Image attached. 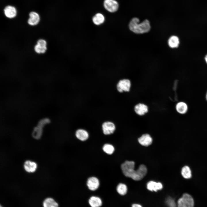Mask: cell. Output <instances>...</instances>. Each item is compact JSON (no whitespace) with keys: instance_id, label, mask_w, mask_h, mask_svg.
Listing matches in <instances>:
<instances>
[{"instance_id":"obj_6","label":"cell","mask_w":207,"mask_h":207,"mask_svg":"<svg viewBox=\"0 0 207 207\" xmlns=\"http://www.w3.org/2000/svg\"><path fill=\"white\" fill-rule=\"evenodd\" d=\"M102 128L103 132L105 135L112 134L116 129L114 124L112 122L108 121L105 122L103 123Z\"/></svg>"},{"instance_id":"obj_24","label":"cell","mask_w":207,"mask_h":207,"mask_svg":"<svg viewBox=\"0 0 207 207\" xmlns=\"http://www.w3.org/2000/svg\"><path fill=\"white\" fill-rule=\"evenodd\" d=\"M103 151L108 154H111L114 151V148L112 145L109 144H105L103 147Z\"/></svg>"},{"instance_id":"obj_8","label":"cell","mask_w":207,"mask_h":207,"mask_svg":"<svg viewBox=\"0 0 207 207\" xmlns=\"http://www.w3.org/2000/svg\"><path fill=\"white\" fill-rule=\"evenodd\" d=\"M46 120H43L40 122L38 126L35 127L32 132V136L35 139H40L42 136L43 128L45 124L47 122Z\"/></svg>"},{"instance_id":"obj_12","label":"cell","mask_w":207,"mask_h":207,"mask_svg":"<svg viewBox=\"0 0 207 207\" xmlns=\"http://www.w3.org/2000/svg\"><path fill=\"white\" fill-rule=\"evenodd\" d=\"M134 110L137 115L143 116L147 113L148 111V108L147 105L143 103H139L134 107Z\"/></svg>"},{"instance_id":"obj_26","label":"cell","mask_w":207,"mask_h":207,"mask_svg":"<svg viewBox=\"0 0 207 207\" xmlns=\"http://www.w3.org/2000/svg\"><path fill=\"white\" fill-rule=\"evenodd\" d=\"M132 206V207H142L141 205L137 204H133Z\"/></svg>"},{"instance_id":"obj_23","label":"cell","mask_w":207,"mask_h":207,"mask_svg":"<svg viewBox=\"0 0 207 207\" xmlns=\"http://www.w3.org/2000/svg\"><path fill=\"white\" fill-rule=\"evenodd\" d=\"M126 186L124 184L120 183L116 187V190L118 193L121 195H125L127 191Z\"/></svg>"},{"instance_id":"obj_19","label":"cell","mask_w":207,"mask_h":207,"mask_svg":"<svg viewBox=\"0 0 207 207\" xmlns=\"http://www.w3.org/2000/svg\"><path fill=\"white\" fill-rule=\"evenodd\" d=\"M76 137L81 141H85L88 138L89 135L88 132L85 130L80 129L77 130L75 133Z\"/></svg>"},{"instance_id":"obj_10","label":"cell","mask_w":207,"mask_h":207,"mask_svg":"<svg viewBox=\"0 0 207 207\" xmlns=\"http://www.w3.org/2000/svg\"><path fill=\"white\" fill-rule=\"evenodd\" d=\"M46 41L43 39L39 40L37 42V44L35 46L34 49L37 53H45L47 49Z\"/></svg>"},{"instance_id":"obj_3","label":"cell","mask_w":207,"mask_h":207,"mask_svg":"<svg viewBox=\"0 0 207 207\" xmlns=\"http://www.w3.org/2000/svg\"><path fill=\"white\" fill-rule=\"evenodd\" d=\"M194 206L193 198L188 193H184L177 201V207H194Z\"/></svg>"},{"instance_id":"obj_9","label":"cell","mask_w":207,"mask_h":207,"mask_svg":"<svg viewBox=\"0 0 207 207\" xmlns=\"http://www.w3.org/2000/svg\"><path fill=\"white\" fill-rule=\"evenodd\" d=\"M87 184L90 190L94 191L99 187V182L97 178L95 177H91L88 179Z\"/></svg>"},{"instance_id":"obj_29","label":"cell","mask_w":207,"mask_h":207,"mask_svg":"<svg viewBox=\"0 0 207 207\" xmlns=\"http://www.w3.org/2000/svg\"><path fill=\"white\" fill-rule=\"evenodd\" d=\"M0 207H2V206H1V205H0Z\"/></svg>"},{"instance_id":"obj_2","label":"cell","mask_w":207,"mask_h":207,"mask_svg":"<svg viewBox=\"0 0 207 207\" xmlns=\"http://www.w3.org/2000/svg\"><path fill=\"white\" fill-rule=\"evenodd\" d=\"M129 29L132 32L137 34H143L148 32L151 29L149 21L147 19L139 23V20L137 17L133 18L130 22Z\"/></svg>"},{"instance_id":"obj_11","label":"cell","mask_w":207,"mask_h":207,"mask_svg":"<svg viewBox=\"0 0 207 207\" xmlns=\"http://www.w3.org/2000/svg\"><path fill=\"white\" fill-rule=\"evenodd\" d=\"M37 164L35 162L30 160L26 161L23 164L24 169L28 173L35 172L37 169Z\"/></svg>"},{"instance_id":"obj_4","label":"cell","mask_w":207,"mask_h":207,"mask_svg":"<svg viewBox=\"0 0 207 207\" xmlns=\"http://www.w3.org/2000/svg\"><path fill=\"white\" fill-rule=\"evenodd\" d=\"M131 83L130 80L123 79L119 81L116 85L117 91L120 93L129 92L131 89Z\"/></svg>"},{"instance_id":"obj_5","label":"cell","mask_w":207,"mask_h":207,"mask_svg":"<svg viewBox=\"0 0 207 207\" xmlns=\"http://www.w3.org/2000/svg\"><path fill=\"white\" fill-rule=\"evenodd\" d=\"M105 8L110 12H116L119 7L118 2L115 0H105L104 2Z\"/></svg>"},{"instance_id":"obj_20","label":"cell","mask_w":207,"mask_h":207,"mask_svg":"<svg viewBox=\"0 0 207 207\" xmlns=\"http://www.w3.org/2000/svg\"><path fill=\"white\" fill-rule=\"evenodd\" d=\"M105 20V18L103 15L99 13L96 14L92 19L93 23L97 26H99L103 24Z\"/></svg>"},{"instance_id":"obj_25","label":"cell","mask_w":207,"mask_h":207,"mask_svg":"<svg viewBox=\"0 0 207 207\" xmlns=\"http://www.w3.org/2000/svg\"><path fill=\"white\" fill-rule=\"evenodd\" d=\"M166 203L168 207H176L175 202L171 198H168L166 200Z\"/></svg>"},{"instance_id":"obj_16","label":"cell","mask_w":207,"mask_h":207,"mask_svg":"<svg viewBox=\"0 0 207 207\" xmlns=\"http://www.w3.org/2000/svg\"><path fill=\"white\" fill-rule=\"evenodd\" d=\"M4 10L5 16L8 18H13L16 16V10L15 8L13 6H7L5 7Z\"/></svg>"},{"instance_id":"obj_15","label":"cell","mask_w":207,"mask_h":207,"mask_svg":"<svg viewBox=\"0 0 207 207\" xmlns=\"http://www.w3.org/2000/svg\"><path fill=\"white\" fill-rule=\"evenodd\" d=\"M29 18L28 22L29 24L31 26H34L37 25L39 22L40 17L36 12H32L29 14Z\"/></svg>"},{"instance_id":"obj_14","label":"cell","mask_w":207,"mask_h":207,"mask_svg":"<svg viewBox=\"0 0 207 207\" xmlns=\"http://www.w3.org/2000/svg\"><path fill=\"white\" fill-rule=\"evenodd\" d=\"M175 109L179 114H184L187 113L188 107L186 103L184 101H180L178 102L176 105Z\"/></svg>"},{"instance_id":"obj_27","label":"cell","mask_w":207,"mask_h":207,"mask_svg":"<svg viewBox=\"0 0 207 207\" xmlns=\"http://www.w3.org/2000/svg\"><path fill=\"white\" fill-rule=\"evenodd\" d=\"M205 60L206 63L207 64V54L206 55L205 57Z\"/></svg>"},{"instance_id":"obj_17","label":"cell","mask_w":207,"mask_h":207,"mask_svg":"<svg viewBox=\"0 0 207 207\" xmlns=\"http://www.w3.org/2000/svg\"><path fill=\"white\" fill-rule=\"evenodd\" d=\"M147 188L151 191H156L158 190L161 189L163 187L162 183L160 182H156L151 181H149L147 184Z\"/></svg>"},{"instance_id":"obj_28","label":"cell","mask_w":207,"mask_h":207,"mask_svg":"<svg viewBox=\"0 0 207 207\" xmlns=\"http://www.w3.org/2000/svg\"><path fill=\"white\" fill-rule=\"evenodd\" d=\"M205 98L206 100L207 101V91L206 92V95H205Z\"/></svg>"},{"instance_id":"obj_22","label":"cell","mask_w":207,"mask_h":207,"mask_svg":"<svg viewBox=\"0 0 207 207\" xmlns=\"http://www.w3.org/2000/svg\"><path fill=\"white\" fill-rule=\"evenodd\" d=\"M44 207H58V203L51 198H47L43 203Z\"/></svg>"},{"instance_id":"obj_1","label":"cell","mask_w":207,"mask_h":207,"mask_svg":"<svg viewBox=\"0 0 207 207\" xmlns=\"http://www.w3.org/2000/svg\"><path fill=\"white\" fill-rule=\"evenodd\" d=\"M135 163L133 161H126L121 165V168L124 175L126 177L132 178L135 181L142 179L147 173V168L143 164L139 166L137 170H134Z\"/></svg>"},{"instance_id":"obj_7","label":"cell","mask_w":207,"mask_h":207,"mask_svg":"<svg viewBox=\"0 0 207 207\" xmlns=\"http://www.w3.org/2000/svg\"><path fill=\"white\" fill-rule=\"evenodd\" d=\"M180 173L182 177L186 180L190 179L193 177L192 169L189 166L185 165L181 167Z\"/></svg>"},{"instance_id":"obj_18","label":"cell","mask_w":207,"mask_h":207,"mask_svg":"<svg viewBox=\"0 0 207 207\" xmlns=\"http://www.w3.org/2000/svg\"><path fill=\"white\" fill-rule=\"evenodd\" d=\"M88 202L91 207H100L102 205L101 199L99 197L93 196L89 200Z\"/></svg>"},{"instance_id":"obj_21","label":"cell","mask_w":207,"mask_h":207,"mask_svg":"<svg viewBox=\"0 0 207 207\" xmlns=\"http://www.w3.org/2000/svg\"><path fill=\"white\" fill-rule=\"evenodd\" d=\"M179 43V38L177 36L175 35L171 36L168 40V44L169 46L172 48L178 47Z\"/></svg>"},{"instance_id":"obj_13","label":"cell","mask_w":207,"mask_h":207,"mask_svg":"<svg viewBox=\"0 0 207 207\" xmlns=\"http://www.w3.org/2000/svg\"><path fill=\"white\" fill-rule=\"evenodd\" d=\"M138 141L142 145L148 146L152 143V139L149 134H144L138 138Z\"/></svg>"}]
</instances>
